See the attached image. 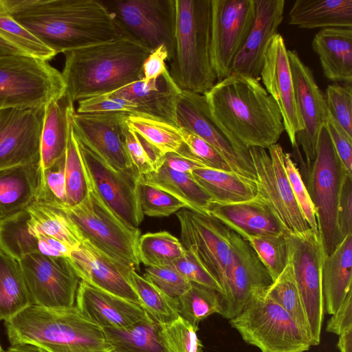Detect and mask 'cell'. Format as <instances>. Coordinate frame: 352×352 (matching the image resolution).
I'll use <instances>...</instances> for the list:
<instances>
[{
	"mask_svg": "<svg viewBox=\"0 0 352 352\" xmlns=\"http://www.w3.org/2000/svg\"><path fill=\"white\" fill-rule=\"evenodd\" d=\"M142 180L177 198L187 208L206 214L210 195L197 183L191 173H181L162 164L159 168L147 175H140Z\"/></svg>",
	"mask_w": 352,
	"mask_h": 352,
	"instance_id": "cell-34",
	"label": "cell"
},
{
	"mask_svg": "<svg viewBox=\"0 0 352 352\" xmlns=\"http://www.w3.org/2000/svg\"><path fill=\"white\" fill-rule=\"evenodd\" d=\"M311 45L327 79L352 83V28L320 30Z\"/></svg>",
	"mask_w": 352,
	"mask_h": 352,
	"instance_id": "cell-29",
	"label": "cell"
},
{
	"mask_svg": "<svg viewBox=\"0 0 352 352\" xmlns=\"http://www.w3.org/2000/svg\"><path fill=\"white\" fill-rule=\"evenodd\" d=\"M232 263L226 290L221 297V314L230 320L239 315L251 297L267 289L272 278L247 240L231 232Z\"/></svg>",
	"mask_w": 352,
	"mask_h": 352,
	"instance_id": "cell-20",
	"label": "cell"
},
{
	"mask_svg": "<svg viewBox=\"0 0 352 352\" xmlns=\"http://www.w3.org/2000/svg\"><path fill=\"white\" fill-rule=\"evenodd\" d=\"M288 58L293 77L296 100L304 129L296 136V146L301 147L302 157L295 154L300 175L312 165L317 149L320 131L329 116L324 95L318 86L311 69L293 50H288Z\"/></svg>",
	"mask_w": 352,
	"mask_h": 352,
	"instance_id": "cell-18",
	"label": "cell"
},
{
	"mask_svg": "<svg viewBox=\"0 0 352 352\" xmlns=\"http://www.w3.org/2000/svg\"><path fill=\"white\" fill-rule=\"evenodd\" d=\"M267 150L249 148L258 194L269 203L288 232H304L311 228L294 196L285 168V151L277 143Z\"/></svg>",
	"mask_w": 352,
	"mask_h": 352,
	"instance_id": "cell-16",
	"label": "cell"
},
{
	"mask_svg": "<svg viewBox=\"0 0 352 352\" xmlns=\"http://www.w3.org/2000/svg\"><path fill=\"white\" fill-rule=\"evenodd\" d=\"M27 210L0 221V249L17 261L38 253V239L28 230Z\"/></svg>",
	"mask_w": 352,
	"mask_h": 352,
	"instance_id": "cell-38",
	"label": "cell"
},
{
	"mask_svg": "<svg viewBox=\"0 0 352 352\" xmlns=\"http://www.w3.org/2000/svg\"><path fill=\"white\" fill-rule=\"evenodd\" d=\"M191 174L212 201L241 202L253 199L258 194L256 181L232 172L202 168L192 170Z\"/></svg>",
	"mask_w": 352,
	"mask_h": 352,
	"instance_id": "cell-35",
	"label": "cell"
},
{
	"mask_svg": "<svg viewBox=\"0 0 352 352\" xmlns=\"http://www.w3.org/2000/svg\"><path fill=\"white\" fill-rule=\"evenodd\" d=\"M285 3L284 0H255L252 28L230 74L258 79L268 46L283 20Z\"/></svg>",
	"mask_w": 352,
	"mask_h": 352,
	"instance_id": "cell-25",
	"label": "cell"
},
{
	"mask_svg": "<svg viewBox=\"0 0 352 352\" xmlns=\"http://www.w3.org/2000/svg\"><path fill=\"white\" fill-rule=\"evenodd\" d=\"M324 309L332 315L352 291V234L346 236L322 265Z\"/></svg>",
	"mask_w": 352,
	"mask_h": 352,
	"instance_id": "cell-31",
	"label": "cell"
},
{
	"mask_svg": "<svg viewBox=\"0 0 352 352\" xmlns=\"http://www.w3.org/2000/svg\"><path fill=\"white\" fill-rule=\"evenodd\" d=\"M19 261L31 305L47 308L75 305L80 279L67 257L33 253Z\"/></svg>",
	"mask_w": 352,
	"mask_h": 352,
	"instance_id": "cell-17",
	"label": "cell"
},
{
	"mask_svg": "<svg viewBox=\"0 0 352 352\" xmlns=\"http://www.w3.org/2000/svg\"><path fill=\"white\" fill-rule=\"evenodd\" d=\"M266 293L292 317L307 334L311 343L310 327L305 306L289 261L283 272L266 289Z\"/></svg>",
	"mask_w": 352,
	"mask_h": 352,
	"instance_id": "cell-40",
	"label": "cell"
},
{
	"mask_svg": "<svg viewBox=\"0 0 352 352\" xmlns=\"http://www.w3.org/2000/svg\"><path fill=\"white\" fill-rule=\"evenodd\" d=\"M162 334L170 352H204L198 338L199 327L192 326L181 316L168 324H161Z\"/></svg>",
	"mask_w": 352,
	"mask_h": 352,
	"instance_id": "cell-49",
	"label": "cell"
},
{
	"mask_svg": "<svg viewBox=\"0 0 352 352\" xmlns=\"http://www.w3.org/2000/svg\"><path fill=\"white\" fill-rule=\"evenodd\" d=\"M184 252L181 241L167 231L148 232L139 238L138 259L146 267L173 265Z\"/></svg>",
	"mask_w": 352,
	"mask_h": 352,
	"instance_id": "cell-39",
	"label": "cell"
},
{
	"mask_svg": "<svg viewBox=\"0 0 352 352\" xmlns=\"http://www.w3.org/2000/svg\"><path fill=\"white\" fill-rule=\"evenodd\" d=\"M181 91L167 67L155 80L146 81L142 78L112 92L126 101L129 115L151 118L179 128L176 107Z\"/></svg>",
	"mask_w": 352,
	"mask_h": 352,
	"instance_id": "cell-24",
	"label": "cell"
},
{
	"mask_svg": "<svg viewBox=\"0 0 352 352\" xmlns=\"http://www.w3.org/2000/svg\"><path fill=\"white\" fill-rule=\"evenodd\" d=\"M128 278L142 302V307L160 324H168L179 317L177 301L139 275L135 270L129 272Z\"/></svg>",
	"mask_w": 352,
	"mask_h": 352,
	"instance_id": "cell-41",
	"label": "cell"
},
{
	"mask_svg": "<svg viewBox=\"0 0 352 352\" xmlns=\"http://www.w3.org/2000/svg\"><path fill=\"white\" fill-rule=\"evenodd\" d=\"M182 136L188 151L208 168L232 172L220 153L204 140L184 129H182Z\"/></svg>",
	"mask_w": 352,
	"mask_h": 352,
	"instance_id": "cell-53",
	"label": "cell"
},
{
	"mask_svg": "<svg viewBox=\"0 0 352 352\" xmlns=\"http://www.w3.org/2000/svg\"><path fill=\"white\" fill-rule=\"evenodd\" d=\"M349 328H352V291L327 321L326 331L339 336Z\"/></svg>",
	"mask_w": 352,
	"mask_h": 352,
	"instance_id": "cell-59",
	"label": "cell"
},
{
	"mask_svg": "<svg viewBox=\"0 0 352 352\" xmlns=\"http://www.w3.org/2000/svg\"><path fill=\"white\" fill-rule=\"evenodd\" d=\"M162 164L172 170L186 173H191L198 168H208L201 160L194 156L186 145L179 151L164 154Z\"/></svg>",
	"mask_w": 352,
	"mask_h": 352,
	"instance_id": "cell-58",
	"label": "cell"
},
{
	"mask_svg": "<svg viewBox=\"0 0 352 352\" xmlns=\"http://www.w3.org/2000/svg\"><path fill=\"white\" fill-rule=\"evenodd\" d=\"M284 163L295 199L309 228L319 233L314 205L291 153L285 152Z\"/></svg>",
	"mask_w": 352,
	"mask_h": 352,
	"instance_id": "cell-52",
	"label": "cell"
},
{
	"mask_svg": "<svg viewBox=\"0 0 352 352\" xmlns=\"http://www.w3.org/2000/svg\"><path fill=\"white\" fill-rule=\"evenodd\" d=\"M338 336L337 347L340 352H352V328L345 330Z\"/></svg>",
	"mask_w": 352,
	"mask_h": 352,
	"instance_id": "cell-61",
	"label": "cell"
},
{
	"mask_svg": "<svg viewBox=\"0 0 352 352\" xmlns=\"http://www.w3.org/2000/svg\"><path fill=\"white\" fill-rule=\"evenodd\" d=\"M166 60H168V53L164 45L151 51L142 65L143 78L146 81L157 79L167 68Z\"/></svg>",
	"mask_w": 352,
	"mask_h": 352,
	"instance_id": "cell-60",
	"label": "cell"
},
{
	"mask_svg": "<svg viewBox=\"0 0 352 352\" xmlns=\"http://www.w3.org/2000/svg\"><path fill=\"white\" fill-rule=\"evenodd\" d=\"M137 193L141 212L149 217H168L187 206L171 194L145 183L140 175Z\"/></svg>",
	"mask_w": 352,
	"mask_h": 352,
	"instance_id": "cell-47",
	"label": "cell"
},
{
	"mask_svg": "<svg viewBox=\"0 0 352 352\" xmlns=\"http://www.w3.org/2000/svg\"><path fill=\"white\" fill-rule=\"evenodd\" d=\"M126 122L164 154L179 151L185 146L182 129L169 123L136 115H129Z\"/></svg>",
	"mask_w": 352,
	"mask_h": 352,
	"instance_id": "cell-43",
	"label": "cell"
},
{
	"mask_svg": "<svg viewBox=\"0 0 352 352\" xmlns=\"http://www.w3.org/2000/svg\"><path fill=\"white\" fill-rule=\"evenodd\" d=\"M176 301L179 316L196 327L210 315L221 314L220 293L197 283H191Z\"/></svg>",
	"mask_w": 352,
	"mask_h": 352,
	"instance_id": "cell-42",
	"label": "cell"
},
{
	"mask_svg": "<svg viewBox=\"0 0 352 352\" xmlns=\"http://www.w3.org/2000/svg\"><path fill=\"white\" fill-rule=\"evenodd\" d=\"M175 6L169 73L181 91L204 95L217 82L210 55L211 0H175Z\"/></svg>",
	"mask_w": 352,
	"mask_h": 352,
	"instance_id": "cell-5",
	"label": "cell"
},
{
	"mask_svg": "<svg viewBox=\"0 0 352 352\" xmlns=\"http://www.w3.org/2000/svg\"><path fill=\"white\" fill-rule=\"evenodd\" d=\"M60 208L65 213L81 241H87L127 268L134 270L138 268L140 230H131L126 226L93 190H91L76 206Z\"/></svg>",
	"mask_w": 352,
	"mask_h": 352,
	"instance_id": "cell-8",
	"label": "cell"
},
{
	"mask_svg": "<svg viewBox=\"0 0 352 352\" xmlns=\"http://www.w3.org/2000/svg\"><path fill=\"white\" fill-rule=\"evenodd\" d=\"M7 352H45L44 350L30 344L10 346Z\"/></svg>",
	"mask_w": 352,
	"mask_h": 352,
	"instance_id": "cell-62",
	"label": "cell"
},
{
	"mask_svg": "<svg viewBox=\"0 0 352 352\" xmlns=\"http://www.w3.org/2000/svg\"><path fill=\"white\" fill-rule=\"evenodd\" d=\"M123 35L151 52L164 45L169 63L175 48V0H100Z\"/></svg>",
	"mask_w": 352,
	"mask_h": 352,
	"instance_id": "cell-10",
	"label": "cell"
},
{
	"mask_svg": "<svg viewBox=\"0 0 352 352\" xmlns=\"http://www.w3.org/2000/svg\"><path fill=\"white\" fill-rule=\"evenodd\" d=\"M164 294L176 300L191 286L173 265L148 266L143 276Z\"/></svg>",
	"mask_w": 352,
	"mask_h": 352,
	"instance_id": "cell-51",
	"label": "cell"
},
{
	"mask_svg": "<svg viewBox=\"0 0 352 352\" xmlns=\"http://www.w3.org/2000/svg\"><path fill=\"white\" fill-rule=\"evenodd\" d=\"M78 143L91 190L126 226L139 229L144 214L138 198V171L134 167L116 170L82 143Z\"/></svg>",
	"mask_w": 352,
	"mask_h": 352,
	"instance_id": "cell-14",
	"label": "cell"
},
{
	"mask_svg": "<svg viewBox=\"0 0 352 352\" xmlns=\"http://www.w3.org/2000/svg\"><path fill=\"white\" fill-rule=\"evenodd\" d=\"M124 138L129 157L138 174L140 175H145L153 171V167L144 151L136 133L128 126L125 129Z\"/></svg>",
	"mask_w": 352,
	"mask_h": 352,
	"instance_id": "cell-57",
	"label": "cell"
},
{
	"mask_svg": "<svg viewBox=\"0 0 352 352\" xmlns=\"http://www.w3.org/2000/svg\"><path fill=\"white\" fill-rule=\"evenodd\" d=\"M289 262L305 306L312 346L320 342L324 314L322 265L325 256L320 233L309 229L302 233L286 232Z\"/></svg>",
	"mask_w": 352,
	"mask_h": 352,
	"instance_id": "cell-11",
	"label": "cell"
},
{
	"mask_svg": "<svg viewBox=\"0 0 352 352\" xmlns=\"http://www.w3.org/2000/svg\"><path fill=\"white\" fill-rule=\"evenodd\" d=\"M122 113H78L71 116L76 140L116 170L133 168L124 145L126 120Z\"/></svg>",
	"mask_w": 352,
	"mask_h": 352,
	"instance_id": "cell-19",
	"label": "cell"
},
{
	"mask_svg": "<svg viewBox=\"0 0 352 352\" xmlns=\"http://www.w3.org/2000/svg\"><path fill=\"white\" fill-rule=\"evenodd\" d=\"M287 51L283 36L276 34L267 50L260 76L265 90L279 108L285 131L294 147L304 123L296 100Z\"/></svg>",
	"mask_w": 352,
	"mask_h": 352,
	"instance_id": "cell-21",
	"label": "cell"
},
{
	"mask_svg": "<svg viewBox=\"0 0 352 352\" xmlns=\"http://www.w3.org/2000/svg\"><path fill=\"white\" fill-rule=\"evenodd\" d=\"M44 110H0V170L40 160Z\"/></svg>",
	"mask_w": 352,
	"mask_h": 352,
	"instance_id": "cell-22",
	"label": "cell"
},
{
	"mask_svg": "<svg viewBox=\"0 0 352 352\" xmlns=\"http://www.w3.org/2000/svg\"><path fill=\"white\" fill-rule=\"evenodd\" d=\"M0 37L37 58L48 61L57 55L11 16L3 0H0Z\"/></svg>",
	"mask_w": 352,
	"mask_h": 352,
	"instance_id": "cell-44",
	"label": "cell"
},
{
	"mask_svg": "<svg viewBox=\"0 0 352 352\" xmlns=\"http://www.w3.org/2000/svg\"><path fill=\"white\" fill-rule=\"evenodd\" d=\"M255 16V0H211L210 55L217 82L230 74Z\"/></svg>",
	"mask_w": 352,
	"mask_h": 352,
	"instance_id": "cell-15",
	"label": "cell"
},
{
	"mask_svg": "<svg viewBox=\"0 0 352 352\" xmlns=\"http://www.w3.org/2000/svg\"><path fill=\"white\" fill-rule=\"evenodd\" d=\"M115 352H170L161 324L150 316L124 327L102 328Z\"/></svg>",
	"mask_w": 352,
	"mask_h": 352,
	"instance_id": "cell-33",
	"label": "cell"
},
{
	"mask_svg": "<svg viewBox=\"0 0 352 352\" xmlns=\"http://www.w3.org/2000/svg\"><path fill=\"white\" fill-rule=\"evenodd\" d=\"M325 126L342 166L352 174V138L345 133L330 113Z\"/></svg>",
	"mask_w": 352,
	"mask_h": 352,
	"instance_id": "cell-55",
	"label": "cell"
},
{
	"mask_svg": "<svg viewBox=\"0 0 352 352\" xmlns=\"http://www.w3.org/2000/svg\"><path fill=\"white\" fill-rule=\"evenodd\" d=\"M325 100L329 113L352 138V86L351 83L342 85L335 82L328 85Z\"/></svg>",
	"mask_w": 352,
	"mask_h": 352,
	"instance_id": "cell-50",
	"label": "cell"
},
{
	"mask_svg": "<svg viewBox=\"0 0 352 352\" xmlns=\"http://www.w3.org/2000/svg\"><path fill=\"white\" fill-rule=\"evenodd\" d=\"M74 111V102L65 93L45 107L40 139L42 169L65 155L71 129V116Z\"/></svg>",
	"mask_w": 352,
	"mask_h": 352,
	"instance_id": "cell-30",
	"label": "cell"
},
{
	"mask_svg": "<svg viewBox=\"0 0 352 352\" xmlns=\"http://www.w3.org/2000/svg\"><path fill=\"white\" fill-rule=\"evenodd\" d=\"M150 53L148 49L126 35L65 52L61 72L65 94L74 103L140 80L143 63Z\"/></svg>",
	"mask_w": 352,
	"mask_h": 352,
	"instance_id": "cell-3",
	"label": "cell"
},
{
	"mask_svg": "<svg viewBox=\"0 0 352 352\" xmlns=\"http://www.w3.org/2000/svg\"><path fill=\"white\" fill-rule=\"evenodd\" d=\"M11 346L30 344L45 352H115L103 329L76 305L47 308L30 305L5 322Z\"/></svg>",
	"mask_w": 352,
	"mask_h": 352,
	"instance_id": "cell-4",
	"label": "cell"
},
{
	"mask_svg": "<svg viewBox=\"0 0 352 352\" xmlns=\"http://www.w3.org/2000/svg\"><path fill=\"white\" fill-rule=\"evenodd\" d=\"M65 93L61 72L26 54L0 56V110L45 107Z\"/></svg>",
	"mask_w": 352,
	"mask_h": 352,
	"instance_id": "cell-7",
	"label": "cell"
},
{
	"mask_svg": "<svg viewBox=\"0 0 352 352\" xmlns=\"http://www.w3.org/2000/svg\"><path fill=\"white\" fill-rule=\"evenodd\" d=\"M67 258L81 280L142 307L139 296L129 281L131 269L116 263L85 241H82Z\"/></svg>",
	"mask_w": 352,
	"mask_h": 352,
	"instance_id": "cell-23",
	"label": "cell"
},
{
	"mask_svg": "<svg viewBox=\"0 0 352 352\" xmlns=\"http://www.w3.org/2000/svg\"><path fill=\"white\" fill-rule=\"evenodd\" d=\"M176 118L180 129L195 134L213 146L234 173L256 181L249 148L214 121L203 94L182 91Z\"/></svg>",
	"mask_w": 352,
	"mask_h": 352,
	"instance_id": "cell-13",
	"label": "cell"
},
{
	"mask_svg": "<svg viewBox=\"0 0 352 352\" xmlns=\"http://www.w3.org/2000/svg\"><path fill=\"white\" fill-rule=\"evenodd\" d=\"M76 306L88 320L105 327H124L149 315L139 305L80 281Z\"/></svg>",
	"mask_w": 352,
	"mask_h": 352,
	"instance_id": "cell-27",
	"label": "cell"
},
{
	"mask_svg": "<svg viewBox=\"0 0 352 352\" xmlns=\"http://www.w3.org/2000/svg\"><path fill=\"white\" fill-rule=\"evenodd\" d=\"M289 17L305 29L352 28V0H296Z\"/></svg>",
	"mask_w": 352,
	"mask_h": 352,
	"instance_id": "cell-32",
	"label": "cell"
},
{
	"mask_svg": "<svg viewBox=\"0 0 352 352\" xmlns=\"http://www.w3.org/2000/svg\"><path fill=\"white\" fill-rule=\"evenodd\" d=\"M65 165V154L50 166L42 169L36 201L58 208L67 206Z\"/></svg>",
	"mask_w": 352,
	"mask_h": 352,
	"instance_id": "cell-48",
	"label": "cell"
},
{
	"mask_svg": "<svg viewBox=\"0 0 352 352\" xmlns=\"http://www.w3.org/2000/svg\"><path fill=\"white\" fill-rule=\"evenodd\" d=\"M269 271L273 281L289 261L285 233L283 234L250 235L245 238Z\"/></svg>",
	"mask_w": 352,
	"mask_h": 352,
	"instance_id": "cell-46",
	"label": "cell"
},
{
	"mask_svg": "<svg viewBox=\"0 0 352 352\" xmlns=\"http://www.w3.org/2000/svg\"><path fill=\"white\" fill-rule=\"evenodd\" d=\"M29 232L54 238L72 250L82 241L63 210L58 207L34 201L28 208Z\"/></svg>",
	"mask_w": 352,
	"mask_h": 352,
	"instance_id": "cell-37",
	"label": "cell"
},
{
	"mask_svg": "<svg viewBox=\"0 0 352 352\" xmlns=\"http://www.w3.org/2000/svg\"><path fill=\"white\" fill-rule=\"evenodd\" d=\"M0 352H7V351H4V350L3 349V348H2V347H1V344H0Z\"/></svg>",
	"mask_w": 352,
	"mask_h": 352,
	"instance_id": "cell-63",
	"label": "cell"
},
{
	"mask_svg": "<svg viewBox=\"0 0 352 352\" xmlns=\"http://www.w3.org/2000/svg\"><path fill=\"white\" fill-rule=\"evenodd\" d=\"M31 305L19 261L0 249V321Z\"/></svg>",
	"mask_w": 352,
	"mask_h": 352,
	"instance_id": "cell-36",
	"label": "cell"
},
{
	"mask_svg": "<svg viewBox=\"0 0 352 352\" xmlns=\"http://www.w3.org/2000/svg\"><path fill=\"white\" fill-rule=\"evenodd\" d=\"M11 16L56 54L122 36L100 0H3Z\"/></svg>",
	"mask_w": 352,
	"mask_h": 352,
	"instance_id": "cell-1",
	"label": "cell"
},
{
	"mask_svg": "<svg viewBox=\"0 0 352 352\" xmlns=\"http://www.w3.org/2000/svg\"><path fill=\"white\" fill-rule=\"evenodd\" d=\"M65 179L67 206H76L87 196L91 188L72 124L65 152Z\"/></svg>",
	"mask_w": 352,
	"mask_h": 352,
	"instance_id": "cell-45",
	"label": "cell"
},
{
	"mask_svg": "<svg viewBox=\"0 0 352 352\" xmlns=\"http://www.w3.org/2000/svg\"><path fill=\"white\" fill-rule=\"evenodd\" d=\"M206 212L243 239L250 235L288 232L269 203L258 194L253 199L241 202L211 201Z\"/></svg>",
	"mask_w": 352,
	"mask_h": 352,
	"instance_id": "cell-26",
	"label": "cell"
},
{
	"mask_svg": "<svg viewBox=\"0 0 352 352\" xmlns=\"http://www.w3.org/2000/svg\"><path fill=\"white\" fill-rule=\"evenodd\" d=\"M266 289L255 293L241 312L229 320L231 327L261 352L308 351L312 345L307 334Z\"/></svg>",
	"mask_w": 352,
	"mask_h": 352,
	"instance_id": "cell-6",
	"label": "cell"
},
{
	"mask_svg": "<svg viewBox=\"0 0 352 352\" xmlns=\"http://www.w3.org/2000/svg\"><path fill=\"white\" fill-rule=\"evenodd\" d=\"M204 96L214 121L248 148L268 149L285 131L278 105L258 79L230 74Z\"/></svg>",
	"mask_w": 352,
	"mask_h": 352,
	"instance_id": "cell-2",
	"label": "cell"
},
{
	"mask_svg": "<svg viewBox=\"0 0 352 352\" xmlns=\"http://www.w3.org/2000/svg\"><path fill=\"white\" fill-rule=\"evenodd\" d=\"M346 173L350 174L342 166L324 125L318 135L315 160L301 177L316 209L325 256L330 255L342 241L337 213Z\"/></svg>",
	"mask_w": 352,
	"mask_h": 352,
	"instance_id": "cell-9",
	"label": "cell"
},
{
	"mask_svg": "<svg viewBox=\"0 0 352 352\" xmlns=\"http://www.w3.org/2000/svg\"><path fill=\"white\" fill-rule=\"evenodd\" d=\"M41 173L40 160L0 170V221L27 210L36 200Z\"/></svg>",
	"mask_w": 352,
	"mask_h": 352,
	"instance_id": "cell-28",
	"label": "cell"
},
{
	"mask_svg": "<svg viewBox=\"0 0 352 352\" xmlns=\"http://www.w3.org/2000/svg\"><path fill=\"white\" fill-rule=\"evenodd\" d=\"M173 265L188 281L197 283L222 293V289L216 280L205 270L194 254L185 249L184 255Z\"/></svg>",
	"mask_w": 352,
	"mask_h": 352,
	"instance_id": "cell-54",
	"label": "cell"
},
{
	"mask_svg": "<svg viewBox=\"0 0 352 352\" xmlns=\"http://www.w3.org/2000/svg\"><path fill=\"white\" fill-rule=\"evenodd\" d=\"M338 225L342 240L352 234V175L346 173L338 205Z\"/></svg>",
	"mask_w": 352,
	"mask_h": 352,
	"instance_id": "cell-56",
	"label": "cell"
},
{
	"mask_svg": "<svg viewBox=\"0 0 352 352\" xmlns=\"http://www.w3.org/2000/svg\"><path fill=\"white\" fill-rule=\"evenodd\" d=\"M181 243L190 250L222 289H226L232 263V230L217 218L189 209L176 212Z\"/></svg>",
	"mask_w": 352,
	"mask_h": 352,
	"instance_id": "cell-12",
	"label": "cell"
}]
</instances>
